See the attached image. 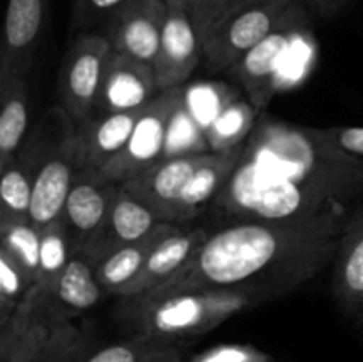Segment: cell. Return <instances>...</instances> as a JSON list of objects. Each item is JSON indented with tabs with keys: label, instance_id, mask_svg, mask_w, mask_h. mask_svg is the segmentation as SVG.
Wrapping results in <instances>:
<instances>
[{
	"label": "cell",
	"instance_id": "obj_12",
	"mask_svg": "<svg viewBox=\"0 0 363 362\" xmlns=\"http://www.w3.org/2000/svg\"><path fill=\"white\" fill-rule=\"evenodd\" d=\"M206 155V153H204ZM204 155L176 156L167 158L123 183L131 195L144 202L160 220L176 226V208L186 188L188 181L194 177L201 167Z\"/></svg>",
	"mask_w": 363,
	"mask_h": 362
},
{
	"label": "cell",
	"instance_id": "obj_17",
	"mask_svg": "<svg viewBox=\"0 0 363 362\" xmlns=\"http://www.w3.org/2000/svg\"><path fill=\"white\" fill-rule=\"evenodd\" d=\"M163 224L167 222L121 185L108 220L82 256L92 265L116 248L144 240Z\"/></svg>",
	"mask_w": 363,
	"mask_h": 362
},
{
	"label": "cell",
	"instance_id": "obj_36",
	"mask_svg": "<svg viewBox=\"0 0 363 362\" xmlns=\"http://www.w3.org/2000/svg\"><path fill=\"white\" fill-rule=\"evenodd\" d=\"M191 2H194V0H167V4H170V6L184 7V9H188V11H190Z\"/></svg>",
	"mask_w": 363,
	"mask_h": 362
},
{
	"label": "cell",
	"instance_id": "obj_26",
	"mask_svg": "<svg viewBox=\"0 0 363 362\" xmlns=\"http://www.w3.org/2000/svg\"><path fill=\"white\" fill-rule=\"evenodd\" d=\"M41 236V261H39L38 280H35V286L32 287L34 293H45V291L52 290L73 258L69 238H67V231L62 220L43 229Z\"/></svg>",
	"mask_w": 363,
	"mask_h": 362
},
{
	"label": "cell",
	"instance_id": "obj_9",
	"mask_svg": "<svg viewBox=\"0 0 363 362\" xmlns=\"http://www.w3.org/2000/svg\"><path fill=\"white\" fill-rule=\"evenodd\" d=\"M167 0H128L106 20V38L113 50L152 66L160 50Z\"/></svg>",
	"mask_w": 363,
	"mask_h": 362
},
{
	"label": "cell",
	"instance_id": "obj_8",
	"mask_svg": "<svg viewBox=\"0 0 363 362\" xmlns=\"http://www.w3.org/2000/svg\"><path fill=\"white\" fill-rule=\"evenodd\" d=\"M300 7L298 4L268 38L262 39L236 66L230 67L247 91L248 99L259 110H264L275 94L277 78L280 75L279 66L286 60L301 25Z\"/></svg>",
	"mask_w": 363,
	"mask_h": 362
},
{
	"label": "cell",
	"instance_id": "obj_32",
	"mask_svg": "<svg viewBox=\"0 0 363 362\" xmlns=\"http://www.w3.org/2000/svg\"><path fill=\"white\" fill-rule=\"evenodd\" d=\"M190 362H273V358L250 344H218L191 357Z\"/></svg>",
	"mask_w": 363,
	"mask_h": 362
},
{
	"label": "cell",
	"instance_id": "obj_31",
	"mask_svg": "<svg viewBox=\"0 0 363 362\" xmlns=\"http://www.w3.org/2000/svg\"><path fill=\"white\" fill-rule=\"evenodd\" d=\"M250 0H194L190 7L191 20L201 35V43L209 38L213 31L225 20L229 14L240 9Z\"/></svg>",
	"mask_w": 363,
	"mask_h": 362
},
{
	"label": "cell",
	"instance_id": "obj_20",
	"mask_svg": "<svg viewBox=\"0 0 363 362\" xmlns=\"http://www.w3.org/2000/svg\"><path fill=\"white\" fill-rule=\"evenodd\" d=\"M177 227L179 226H174V224H163L162 227H158L155 233L149 234L144 240L116 248L110 254L103 256L101 259L92 263L96 279H98L103 291L121 297V293L137 279L138 273L147 263L149 256L158 247L160 241L169 236Z\"/></svg>",
	"mask_w": 363,
	"mask_h": 362
},
{
	"label": "cell",
	"instance_id": "obj_29",
	"mask_svg": "<svg viewBox=\"0 0 363 362\" xmlns=\"http://www.w3.org/2000/svg\"><path fill=\"white\" fill-rule=\"evenodd\" d=\"M204 153H211L206 141V131L191 119L190 114L181 106L179 102L169 124L163 160L176 158V156L204 155Z\"/></svg>",
	"mask_w": 363,
	"mask_h": 362
},
{
	"label": "cell",
	"instance_id": "obj_5",
	"mask_svg": "<svg viewBox=\"0 0 363 362\" xmlns=\"http://www.w3.org/2000/svg\"><path fill=\"white\" fill-rule=\"evenodd\" d=\"M181 92L183 85L158 92V96L140 112L123 151L101 170L103 176L113 183L123 185L162 162L169 124L181 102Z\"/></svg>",
	"mask_w": 363,
	"mask_h": 362
},
{
	"label": "cell",
	"instance_id": "obj_11",
	"mask_svg": "<svg viewBox=\"0 0 363 362\" xmlns=\"http://www.w3.org/2000/svg\"><path fill=\"white\" fill-rule=\"evenodd\" d=\"M74 131L39 165L32 187L28 220L39 231L62 220L64 206L77 176Z\"/></svg>",
	"mask_w": 363,
	"mask_h": 362
},
{
	"label": "cell",
	"instance_id": "obj_13",
	"mask_svg": "<svg viewBox=\"0 0 363 362\" xmlns=\"http://www.w3.org/2000/svg\"><path fill=\"white\" fill-rule=\"evenodd\" d=\"M158 92L152 66L113 50L106 64L94 116L142 110Z\"/></svg>",
	"mask_w": 363,
	"mask_h": 362
},
{
	"label": "cell",
	"instance_id": "obj_14",
	"mask_svg": "<svg viewBox=\"0 0 363 362\" xmlns=\"http://www.w3.org/2000/svg\"><path fill=\"white\" fill-rule=\"evenodd\" d=\"M48 0H7L0 55V80L27 77L45 25Z\"/></svg>",
	"mask_w": 363,
	"mask_h": 362
},
{
	"label": "cell",
	"instance_id": "obj_25",
	"mask_svg": "<svg viewBox=\"0 0 363 362\" xmlns=\"http://www.w3.org/2000/svg\"><path fill=\"white\" fill-rule=\"evenodd\" d=\"M85 362H183L172 341L151 336H131L128 341L92 351Z\"/></svg>",
	"mask_w": 363,
	"mask_h": 362
},
{
	"label": "cell",
	"instance_id": "obj_22",
	"mask_svg": "<svg viewBox=\"0 0 363 362\" xmlns=\"http://www.w3.org/2000/svg\"><path fill=\"white\" fill-rule=\"evenodd\" d=\"M261 112L250 99H236L206 130L209 151L225 153L243 146L257 124Z\"/></svg>",
	"mask_w": 363,
	"mask_h": 362
},
{
	"label": "cell",
	"instance_id": "obj_35",
	"mask_svg": "<svg viewBox=\"0 0 363 362\" xmlns=\"http://www.w3.org/2000/svg\"><path fill=\"white\" fill-rule=\"evenodd\" d=\"M296 4H308V6H319V7H326V6H337V4L344 2V0H294Z\"/></svg>",
	"mask_w": 363,
	"mask_h": 362
},
{
	"label": "cell",
	"instance_id": "obj_7",
	"mask_svg": "<svg viewBox=\"0 0 363 362\" xmlns=\"http://www.w3.org/2000/svg\"><path fill=\"white\" fill-rule=\"evenodd\" d=\"M119 187L98 170H77L62 215L73 256L84 254L96 234L103 229L112 213Z\"/></svg>",
	"mask_w": 363,
	"mask_h": 362
},
{
	"label": "cell",
	"instance_id": "obj_24",
	"mask_svg": "<svg viewBox=\"0 0 363 362\" xmlns=\"http://www.w3.org/2000/svg\"><path fill=\"white\" fill-rule=\"evenodd\" d=\"M39 167H32L14 158L2 169L0 180V224L28 220L30 215L32 187Z\"/></svg>",
	"mask_w": 363,
	"mask_h": 362
},
{
	"label": "cell",
	"instance_id": "obj_1",
	"mask_svg": "<svg viewBox=\"0 0 363 362\" xmlns=\"http://www.w3.org/2000/svg\"><path fill=\"white\" fill-rule=\"evenodd\" d=\"M362 202L363 158L335 148L323 128L287 123L262 110L209 209L225 222L346 227Z\"/></svg>",
	"mask_w": 363,
	"mask_h": 362
},
{
	"label": "cell",
	"instance_id": "obj_16",
	"mask_svg": "<svg viewBox=\"0 0 363 362\" xmlns=\"http://www.w3.org/2000/svg\"><path fill=\"white\" fill-rule=\"evenodd\" d=\"M142 110L98 114L78 124V130L74 131L78 169L101 172L128 144Z\"/></svg>",
	"mask_w": 363,
	"mask_h": 362
},
{
	"label": "cell",
	"instance_id": "obj_18",
	"mask_svg": "<svg viewBox=\"0 0 363 362\" xmlns=\"http://www.w3.org/2000/svg\"><path fill=\"white\" fill-rule=\"evenodd\" d=\"M332 265L337 300L350 314L363 318V202L344 229Z\"/></svg>",
	"mask_w": 363,
	"mask_h": 362
},
{
	"label": "cell",
	"instance_id": "obj_23",
	"mask_svg": "<svg viewBox=\"0 0 363 362\" xmlns=\"http://www.w3.org/2000/svg\"><path fill=\"white\" fill-rule=\"evenodd\" d=\"M236 99H240L238 92L223 82H191V84H184L183 92H181V106L204 131Z\"/></svg>",
	"mask_w": 363,
	"mask_h": 362
},
{
	"label": "cell",
	"instance_id": "obj_34",
	"mask_svg": "<svg viewBox=\"0 0 363 362\" xmlns=\"http://www.w3.org/2000/svg\"><path fill=\"white\" fill-rule=\"evenodd\" d=\"M128 0H74V18L82 23L108 20Z\"/></svg>",
	"mask_w": 363,
	"mask_h": 362
},
{
	"label": "cell",
	"instance_id": "obj_10",
	"mask_svg": "<svg viewBox=\"0 0 363 362\" xmlns=\"http://www.w3.org/2000/svg\"><path fill=\"white\" fill-rule=\"evenodd\" d=\"M201 57L204 50L190 11L169 4L158 55L152 64L160 91L186 84Z\"/></svg>",
	"mask_w": 363,
	"mask_h": 362
},
{
	"label": "cell",
	"instance_id": "obj_15",
	"mask_svg": "<svg viewBox=\"0 0 363 362\" xmlns=\"http://www.w3.org/2000/svg\"><path fill=\"white\" fill-rule=\"evenodd\" d=\"M209 231L206 227L179 226L163 238L149 256L137 279L121 293L124 298H142L177 275L202 247Z\"/></svg>",
	"mask_w": 363,
	"mask_h": 362
},
{
	"label": "cell",
	"instance_id": "obj_28",
	"mask_svg": "<svg viewBox=\"0 0 363 362\" xmlns=\"http://www.w3.org/2000/svg\"><path fill=\"white\" fill-rule=\"evenodd\" d=\"M34 283L20 265L0 248V327L6 325L30 295Z\"/></svg>",
	"mask_w": 363,
	"mask_h": 362
},
{
	"label": "cell",
	"instance_id": "obj_3",
	"mask_svg": "<svg viewBox=\"0 0 363 362\" xmlns=\"http://www.w3.org/2000/svg\"><path fill=\"white\" fill-rule=\"evenodd\" d=\"M135 300L128 319L133 336H151L172 343L209 332L230 316L257 304L234 291H186Z\"/></svg>",
	"mask_w": 363,
	"mask_h": 362
},
{
	"label": "cell",
	"instance_id": "obj_27",
	"mask_svg": "<svg viewBox=\"0 0 363 362\" xmlns=\"http://www.w3.org/2000/svg\"><path fill=\"white\" fill-rule=\"evenodd\" d=\"M41 231L30 220L0 224V248L7 252L34 283L41 261Z\"/></svg>",
	"mask_w": 363,
	"mask_h": 362
},
{
	"label": "cell",
	"instance_id": "obj_6",
	"mask_svg": "<svg viewBox=\"0 0 363 362\" xmlns=\"http://www.w3.org/2000/svg\"><path fill=\"white\" fill-rule=\"evenodd\" d=\"M113 52L106 35L87 32L74 39L62 73V102L66 112L77 124L91 119L96 112L106 64Z\"/></svg>",
	"mask_w": 363,
	"mask_h": 362
},
{
	"label": "cell",
	"instance_id": "obj_4",
	"mask_svg": "<svg viewBox=\"0 0 363 362\" xmlns=\"http://www.w3.org/2000/svg\"><path fill=\"white\" fill-rule=\"evenodd\" d=\"M294 0H250L225 18L202 43L211 70H230L268 38L296 7Z\"/></svg>",
	"mask_w": 363,
	"mask_h": 362
},
{
	"label": "cell",
	"instance_id": "obj_30",
	"mask_svg": "<svg viewBox=\"0 0 363 362\" xmlns=\"http://www.w3.org/2000/svg\"><path fill=\"white\" fill-rule=\"evenodd\" d=\"M91 353L84 334L69 323L30 362H85Z\"/></svg>",
	"mask_w": 363,
	"mask_h": 362
},
{
	"label": "cell",
	"instance_id": "obj_2",
	"mask_svg": "<svg viewBox=\"0 0 363 362\" xmlns=\"http://www.w3.org/2000/svg\"><path fill=\"white\" fill-rule=\"evenodd\" d=\"M346 227L236 220L208 234L195 258L142 298L186 291H234L259 304L286 295L332 265Z\"/></svg>",
	"mask_w": 363,
	"mask_h": 362
},
{
	"label": "cell",
	"instance_id": "obj_19",
	"mask_svg": "<svg viewBox=\"0 0 363 362\" xmlns=\"http://www.w3.org/2000/svg\"><path fill=\"white\" fill-rule=\"evenodd\" d=\"M103 293L91 263L84 256H73L52 290L45 293L32 291L28 297L46 300L62 322L71 323L73 316L94 307Z\"/></svg>",
	"mask_w": 363,
	"mask_h": 362
},
{
	"label": "cell",
	"instance_id": "obj_33",
	"mask_svg": "<svg viewBox=\"0 0 363 362\" xmlns=\"http://www.w3.org/2000/svg\"><path fill=\"white\" fill-rule=\"evenodd\" d=\"M323 133L340 151L363 158V126L323 128Z\"/></svg>",
	"mask_w": 363,
	"mask_h": 362
},
{
	"label": "cell",
	"instance_id": "obj_21",
	"mask_svg": "<svg viewBox=\"0 0 363 362\" xmlns=\"http://www.w3.org/2000/svg\"><path fill=\"white\" fill-rule=\"evenodd\" d=\"M0 169L16 158L28 123V96L25 77L0 80Z\"/></svg>",
	"mask_w": 363,
	"mask_h": 362
}]
</instances>
